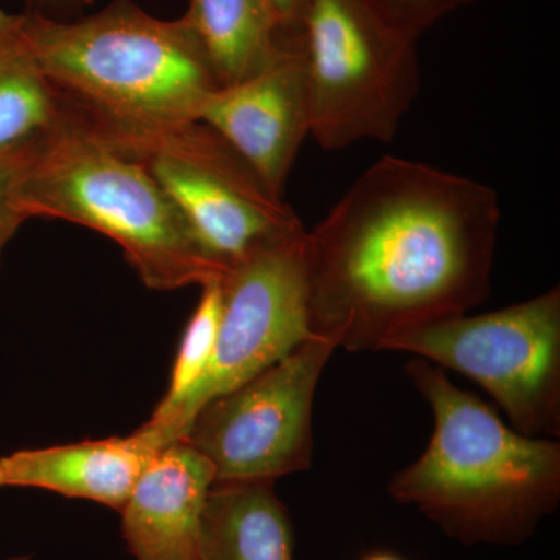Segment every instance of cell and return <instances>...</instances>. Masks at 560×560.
<instances>
[{"mask_svg": "<svg viewBox=\"0 0 560 560\" xmlns=\"http://www.w3.org/2000/svg\"><path fill=\"white\" fill-rule=\"evenodd\" d=\"M500 202L486 184L385 156L305 231L308 326L349 352L383 350L490 293Z\"/></svg>", "mask_w": 560, "mask_h": 560, "instance_id": "6da1fadb", "label": "cell"}, {"mask_svg": "<svg viewBox=\"0 0 560 560\" xmlns=\"http://www.w3.org/2000/svg\"><path fill=\"white\" fill-rule=\"evenodd\" d=\"M21 14L70 124L110 147L200 121L220 88L183 18L160 20L131 0H113L70 21Z\"/></svg>", "mask_w": 560, "mask_h": 560, "instance_id": "7a4b0ae2", "label": "cell"}, {"mask_svg": "<svg viewBox=\"0 0 560 560\" xmlns=\"http://www.w3.org/2000/svg\"><path fill=\"white\" fill-rule=\"evenodd\" d=\"M408 377L433 411L425 452L394 474V500L415 506L464 545H517L560 501V445L526 436L488 404L416 359Z\"/></svg>", "mask_w": 560, "mask_h": 560, "instance_id": "3957f363", "label": "cell"}, {"mask_svg": "<svg viewBox=\"0 0 560 560\" xmlns=\"http://www.w3.org/2000/svg\"><path fill=\"white\" fill-rule=\"evenodd\" d=\"M14 202L27 220H65L101 232L151 290L224 278L145 165L70 121L31 143Z\"/></svg>", "mask_w": 560, "mask_h": 560, "instance_id": "277c9868", "label": "cell"}, {"mask_svg": "<svg viewBox=\"0 0 560 560\" xmlns=\"http://www.w3.org/2000/svg\"><path fill=\"white\" fill-rule=\"evenodd\" d=\"M298 40L320 149L396 138L420 90L418 40L393 31L366 0H305Z\"/></svg>", "mask_w": 560, "mask_h": 560, "instance_id": "5b68a950", "label": "cell"}, {"mask_svg": "<svg viewBox=\"0 0 560 560\" xmlns=\"http://www.w3.org/2000/svg\"><path fill=\"white\" fill-rule=\"evenodd\" d=\"M383 350L408 352L477 382L526 436L560 434V289L482 315L405 331Z\"/></svg>", "mask_w": 560, "mask_h": 560, "instance_id": "8992f818", "label": "cell"}, {"mask_svg": "<svg viewBox=\"0 0 560 560\" xmlns=\"http://www.w3.org/2000/svg\"><path fill=\"white\" fill-rule=\"evenodd\" d=\"M113 149L145 165L224 276L250 254L305 231L282 197L201 121Z\"/></svg>", "mask_w": 560, "mask_h": 560, "instance_id": "52a82bcc", "label": "cell"}, {"mask_svg": "<svg viewBox=\"0 0 560 560\" xmlns=\"http://www.w3.org/2000/svg\"><path fill=\"white\" fill-rule=\"evenodd\" d=\"M335 350L330 342L312 338L200 408L183 441L209 460L215 485H275L311 469L313 401Z\"/></svg>", "mask_w": 560, "mask_h": 560, "instance_id": "ba28073f", "label": "cell"}, {"mask_svg": "<svg viewBox=\"0 0 560 560\" xmlns=\"http://www.w3.org/2000/svg\"><path fill=\"white\" fill-rule=\"evenodd\" d=\"M305 231L250 254L223 279V311L206 377L180 415V440L209 400L237 388L312 340Z\"/></svg>", "mask_w": 560, "mask_h": 560, "instance_id": "9c48e42d", "label": "cell"}, {"mask_svg": "<svg viewBox=\"0 0 560 560\" xmlns=\"http://www.w3.org/2000/svg\"><path fill=\"white\" fill-rule=\"evenodd\" d=\"M200 121L226 140L272 194L282 197L302 142L311 136V97L300 40H289L256 75L213 92Z\"/></svg>", "mask_w": 560, "mask_h": 560, "instance_id": "30bf717a", "label": "cell"}, {"mask_svg": "<svg viewBox=\"0 0 560 560\" xmlns=\"http://www.w3.org/2000/svg\"><path fill=\"white\" fill-rule=\"evenodd\" d=\"M215 475L186 441L158 452L136 481L121 534L136 560H197L202 511Z\"/></svg>", "mask_w": 560, "mask_h": 560, "instance_id": "8fae6325", "label": "cell"}, {"mask_svg": "<svg viewBox=\"0 0 560 560\" xmlns=\"http://www.w3.org/2000/svg\"><path fill=\"white\" fill-rule=\"evenodd\" d=\"M171 444L143 423L128 436L14 452L0 458V488L50 490L120 512L147 464Z\"/></svg>", "mask_w": 560, "mask_h": 560, "instance_id": "7c38bea8", "label": "cell"}, {"mask_svg": "<svg viewBox=\"0 0 560 560\" xmlns=\"http://www.w3.org/2000/svg\"><path fill=\"white\" fill-rule=\"evenodd\" d=\"M197 560H294L293 523L275 485H213L202 511Z\"/></svg>", "mask_w": 560, "mask_h": 560, "instance_id": "4fadbf2b", "label": "cell"}, {"mask_svg": "<svg viewBox=\"0 0 560 560\" xmlns=\"http://www.w3.org/2000/svg\"><path fill=\"white\" fill-rule=\"evenodd\" d=\"M183 20L200 40L220 88L256 75L289 43L271 0H189Z\"/></svg>", "mask_w": 560, "mask_h": 560, "instance_id": "5bb4252c", "label": "cell"}, {"mask_svg": "<svg viewBox=\"0 0 560 560\" xmlns=\"http://www.w3.org/2000/svg\"><path fill=\"white\" fill-rule=\"evenodd\" d=\"M69 121L36 60L22 14L0 10V150L35 142Z\"/></svg>", "mask_w": 560, "mask_h": 560, "instance_id": "9a60e30c", "label": "cell"}, {"mask_svg": "<svg viewBox=\"0 0 560 560\" xmlns=\"http://www.w3.org/2000/svg\"><path fill=\"white\" fill-rule=\"evenodd\" d=\"M201 290L200 301L179 342L167 393L147 422L172 442L180 440V415L208 374L219 338L223 311L221 280L205 283Z\"/></svg>", "mask_w": 560, "mask_h": 560, "instance_id": "2e32d148", "label": "cell"}, {"mask_svg": "<svg viewBox=\"0 0 560 560\" xmlns=\"http://www.w3.org/2000/svg\"><path fill=\"white\" fill-rule=\"evenodd\" d=\"M393 31L418 40L423 32L474 0H366Z\"/></svg>", "mask_w": 560, "mask_h": 560, "instance_id": "e0dca14e", "label": "cell"}, {"mask_svg": "<svg viewBox=\"0 0 560 560\" xmlns=\"http://www.w3.org/2000/svg\"><path fill=\"white\" fill-rule=\"evenodd\" d=\"M31 143L0 150V265L7 246L27 221L14 202V186Z\"/></svg>", "mask_w": 560, "mask_h": 560, "instance_id": "ac0fdd59", "label": "cell"}, {"mask_svg": "<svg viewBox=\"0 0 560 560\" xmlns=\"http://www.w3.org/2000/svg\"><path fill=\"white\" fill-rule=\"evenodd\" d=\"M25 3L27 13L47 20L70 21L83 16V11L94 5V0H25Z\"/></svg>", "mask_w": 560, "mask_h": 560, "instance_id": "d6986e66", "label": "cell"}, {"mask_svg": "<svg viewBox=\"0 0 560 560\" xmlns=\"http://www.w3.org/2000/svg\"><path fill=\"white\" fill-rule=\"evenodd\" d=\"M285 39H296L305 0H271Z\"/></svg>", "mask_w": 560, "mask_h": 560, "instance_id": "ffe728a7", "label": "cell"}, {"mask_svg": "<svg viewBox=\"0 0 560 560\" xmlns=\"http://www.w3.org/2000/svg\"><path fill=\"white\" fill-rule=\"evenodd\" d=\"M361 560H404L400 556L394 555V552L389 551H375L371 552V555L364 556Z\"/></svg>", "mask_w": 560, "mask_h": 560, "instance_id": "44dd1931", "label": "cell"}, {"mask_svg": "<svg viewBox=\"0 0 560 560\" xmlns=\"http://www.w3.org/2000/svg\"><path fill=\"white\" fill-rule=\"evenodd\" d=\"M5 560H31V556H14V558L5 559Z\"/></svg>", "mask_w": 560, "mask_h": 560, "instance_id": "7402d4cb", "label": "cell"}]
</instances>
